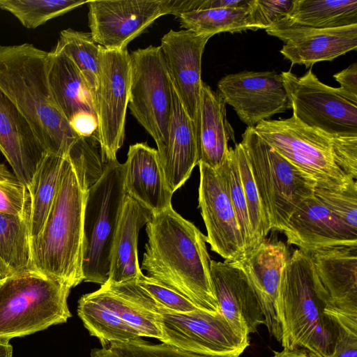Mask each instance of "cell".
<instances>
[{
  "instance_id": "f546056e",
  "label": "cell",
  "mask_w": 357,
  "mask_h": 357,
  "mask_svg": "<svg viewBox=\"0 0 357 357\" xmlns=\"http://www.w3.org/2000/svg\"><path fill=\"white\" fill-rule=\"evenodd\" d=\"M77 314L90 335L98 338L102 347L112 342H125L141 337L136 330L101 303L93 292L79 298Z\"/></svg>"
},
{
  "instance_id": "5b68a950",
  "label": "cell",
  "mask_w": 357,
  "mask_h": 357,
  "mask_svg": "<svg viewBox=\"0 0 357 357\" xmlns=\"http://www.w3.org/2000/svg\"><path fill=\"white\" fill-rule=\"evenodd\" d=\"M256 132L289 161L317 181L339 188L357 178V137L331 135L291 117L265 120Z\"/></svg>"
},
{
  "instance_id": "8fae6325",
  "label": "cell",
  "mask_w": 357,
  "mask_h": 357,
  "mask_svg": "<svg viewBox=\"0 0 357 357\" xmlns=\"http://www.w3.org/2000/svg\"><path fill=\"white\" fill-rule=\"evenodd\" d=\"M280 74L298 121L331 135L357 137V103L321 82L311 68L301 77L291 71Z\"/></svg>"
},
{
  "instance_id": "f6af8a7d",
  "label": "cell",
  "mask_w": 357,
  "mask_h": 357,
  "mask_svg": "<svg viewBox=\"0 0 357 357\" xmlns=\"http://www.w3.org/2000/svg\"><path fill=\"white\" fill-rule=\"evenodd\" d=\"M13 347L9 340L0 339V357H12Z\"/></svg>"
},
{
  "instance_id": "cb8c5ba5",
  "label": "cell",
  "mask_w": 357,
  "mask_h": 357,
  "mask_svg": "<svg viewBox=\"0 0 357 357\" xmlns=\"http://www.w3.org/2000/svg\"><path fill=\"white\" fill-rule=\"evenodd\" d=\"M289 254L282 241H263L255 250L238 261L254 284L262 307L264 324L272 336L281 342L277 316V299L281 274Z\"/></svg>"
},
{
  "instance_id": "b9f144b4",
  "label": "cell",
  "mask_w": 357,
  "mask_h": 357,
  "mask_svg": "<svg viewBox=\"0 0 357 357\" xmlns=\"http://www.w3.org/2000/svg\"><path fill=\"white\" fill-rule=\"evenodd\" d=\"M293 3L294 0H250V29H267L287 15Z\"/></svg>"
},
{
  "instance_id": "ac0fdd59",
  "label": "cell",
  "mask_w": 357,
  "mask_h": 357,
  "mask_svg": "<svg viewBox=\"0 0 357 357\" xmlns=\"http://www.w3.org/2000/svg\"><path fill=\"white\" fill-rule=\"evenodd\" d=\"M47 80L54 101L74 130L98 139V122L92 93L73 61L64 53L49 52Z\"/></svg>"
},
{
  "instance_id": "5bb4252c",
  "label": "cell",
  "mask_w": 357,
  "mask_h": 357,
  "mask_svg": "<svg viewBox=\"0 0 357 357\" xmlns=\"http://www.w3.org/2000/svg\"><path fill=\"white\" fill-rule=\"evenodd\" d=\"M218 93L230 105L241 121L255 128L276 114L285 112L291 105L281 74L275 71H248L222 77Z\"/></svg>"
},
{
  "instance_id": "44dd1931",
  "label": "cell",
  "mask_w": 357,
  "mask_h": 357,
  "mask_svg": "<svg viewBox=\"0 0 357 357\" xmlns=\"http://www.w3.org/2000/svg\"><path fill=\"white\" fill-rule=\"evenodd\" d=\"M0 151L27 188L48 154L28 121L1 90Z\"/></svg>"
},
{
  "instance_id": "603a6c76",
  "label": "cell",
  "mask_w": 357,
  "mask_h": 357,
  "mask_svg": "<svg viewBox=\"0 0 357 357\" xmlns=\"http://www.w3.org/2000/svg\"><path fill=\"white\" fill-rule=\"evenodd\" d=\"M123 167L126 195L137 201L153 214L172 206L173 193L165 179L157 149L146 143L130 145Z\"/></svg>"
},
{
  "instance_id": "2e32d148",
  "label": "cell",
  "mask_w": 357,
  "mask_h": 357,
  "mask_svg": "<svg viewBox=\"0 0 357 357\" xmlns=\"http://www.w3.org/2000/svg\"><path fill=\"white\" fill-rule=\"evenodd\" d=\"M266 31L284 42L280 52L291 64L310 67L317 62L331 61L357 49V24L316 29L282 18Z\"/></svg>"
},
{
  "instance_id": "f35d334b",
  "label": "cell",
  "mask_w": 357,
  "mask_h": 357,
  "mask_svg": "<svg viewBox=\"0 0 357 357\" xmlns=\"http://www.w3.org/2000/svg\"><path fill=\"white\" fill-rule=\"evenodd\" d=\"M314 195L344 224L357 231L356 181L339 188L315 186Z\"/></svg>"
},
{
  "instance_id": "74e56055",
  "label": "cell",
  "mask_w": 357,
  "mask_h": 357,
  "mask_svg": "<svg viewBox=\"0 0 357 357\" xmlns=\"http://www.w3.org/2000/svg\"><path fill=\"white\" fill-rule=\"evenodd\" d=\"M91 357H220L201 355L165 344H152L140 337L125 342H112L94 349Z\"/></svg>"
},
{
  "instance_id": "9c48e42d",
  "label": "cell",
  "mask_w": 357,
  "mask_h": 357,
  "mask_svg": "<svg viewBox=\"0 0 357 357\" xmlns=\"http://www.w3.org/2000/svg\"><path fill=\"white\" fill-rule=\"evenodd\" d=\"M127 301L152 313L160 341L189 352L211 356L239 357L249 345L221 313L202 310L176 312L141 298Z\"/></svg>"
},
{
  "instance_id": "277c9868",
  "label": "cell",
  "mask_w": 357,
  "mask_h": 357,
  "mask_svg": "<svg viewBox=\"0 0 357 357\" xmlns=\"http://www.w3.org/2000/svg\"><path fill=\"white\" fill-rule=\"evenodd\" d=\"M325 304L326 294L310 255L296 249L282 269L278 289L276 309L283 347L329 356L334 331L324 313Z\"/></svg>"
},
{
  "instance_id": "e575fe53",
  "label": "cell",
  "mask_w": 357,
  "mask_h": 357,
  "mask_svg": "<svg viewBox=\"0 0 357 357\" xmlns=\"http://www.w3.org/2000/svg\"><path fill=\"white\" fill-rule=\"evenodd\" d=\"M234 147L252 234V251L266 239L271 228L263 208L245 149L241 142L236 144Z\"/></svg>"
},
{
  "instance_id": "d6a6232c",
  "label": "cell",
  "mask_w": 357,
  "mask_h": 357,
  "mask_svg": "<svg viewBox=\"0 0 357 357\" xmlns=\"http://www.w3.org/2000/svg\"><path fill=\"white\" fill-rule=\"evenodd\" d=\"M90 33L72 29L61 31L54 50L67 55L86 82L93 98L100 75V50Z\"/></svg>"
},
{
  "instance_id": "e0dca14e",
  "label": "cell",
  "mask_w": 357,
  "mask_h": 357,
  "mask_svg": "<svg viewBox=\"0 0 357 357\" xmlns=\"http://www.w3.org/2000/svg\"><path fill=\"white\" fill-rule=\"evenodd\" d=\"M211 278L220 313L242 335L264 324L256 288L239 261L211 260Z\"/></svg>"
},
{
  "instance_id": "8992f818",
  "label": "cell",
  "mask_w": 357,
  "mask_h": 357,
  "mask_svg": "<svg viewBox=\"0 0 357 357\" xmlns=\"http://www.w3.org/2000/svg\"><path fill=\"white\" fill-rule=\"evenodd\" d=\"M71 287L32 270L12 275L0 284V339L31 335L71 317Z\"/></svg>"
},
{
  "instance_id": "30bf717a",
  "label": "cell",
  "mask_w": 357,
  "mask_h": 357,
  "mask_svg": "<svg viewBox=\"0 0 357 357\" xmlns=\"http://www.w3.org/2000/svg\"><path fill=\"white\" fill-rule=\"evenodd\" d=\"M131 77L128 107L155 142L158 155L165 150L172 112V82L160 46L130 54Z\"/></svg>"
},
{
  "instance_id": "ffe728a7",
  "label": "cell",
  "mask_w": 357,
  "mask_h": 357,
  "mask_svg": "<svg viewBox=\"0 0 357 357\" xmlns=\"http://www.w3.org/2000/svg\"><path fill=\"white\" fill-rule=\"evenodd\" d=\"M282 232L288 244L306 252L357 245V231L344 224L314 195L300 204Z\"/></svg>"
},
{
  "instance_id": "ee69618b",
  "label": "cell",
  "mask_w": 357,
  "mask_h": 357,
  "mask_svg": "<svg viewBox=\"0 0 357 357\" xmlns=\"http://www.w3.org/2000/svg\"><path fill=\"white\" fill-rule=\"evenodd\" d=\"M272 357H321L305 349L296 348L290 349L284 347L280 351H275Z\"/></svg>"
},
{
  "instance_id": "836d02e7",
  "label": "cell",
  "mask_w": 357,
  "mask_h": 357,
  "mask_svg": "<svg viewBox=\"0 0 357 357\" xmlns=\"http://www.w3.org/2000/svg\"><path fill=\"white\" fill-rule=\"evenodd\" d=\"M87 2V0H0V9L11 13L24 27L36 29Z\"/></svg>"
},
{
  "instance_id": "9a60e30c",
  "label": "cell",
  "mask_w": 357,
  "mask_h": 357,
  "mask_svg": "<svg viewBox=\"0 0 357 357\" xmlns=\"http://www.w3.org/2000/svg\"><path fill=\"white\" fill-rule=\"evenodd\" d=\"M199 208L211 250L226 261H241L245 245L232 206L226 179L220 169L199 162Z\"/></svg>"
},
{
  "instance_id": "8d00e7d4",
  "label": "cell",
  "mask_w": 357,
  "mask_h": 357,
  "mask_svg": "<svg viewBox=\"0 0 357 357\" xmlns=\"http://www.w3.org/2000/svg\"><path fill=\"white\" fill-rule=\"evenodd\" d=\"M220 169L227 181L230 200L244 242L245 256L252 250V234L235 147H230L227 158Z\"/></svg>"
},
{
  "instance_id": "7bdbcfd3",
  "label": "cell",
  "mask_w": 357,
  "mask_h": 357,
  "mask_svg": "<svg viewBox=\"0 0 357 357\" xmlns=\"http://www.w3.org/2000/svg\"><path fill=\"white\" fill-rule=\"evenodd\" d=\"M340 83L337 90L344 96L357 103V63H354L347 68L333 75Z\"/></svg>"
},
{
  "instance_id": "4316f807",
  "label": "cell",
  "mask_w": 357,
  "mask_h": 357,
  "mask_svg": "<svg viewBox=\"0 0 357 357\" xmlns=\"http://www.w3.org/2000/svg\"><path fill=\"white\" fill-rule=\"evenodd\" d=\"M153 215L147 208L126 195L113 242L107 284L131 281L142 273L138 262V234L140 229L150 221Z\"/></svg>"
},
{
  "instance_id": "7dc6e473",
  "label": "cell",
  "mask_w": 357,
  "mask_h": 357,
  "mask_svg": "<svg viewBox=\"0 0 357 357\" xmlns=\"http://www.w3.org/2000/svg\"><path fill=\"white\" fill-rule=\"evenodd\" d=\"M1 282H2V281H1ZM1 282H0V284H1Z\"/></svg>"
},
{
  "instance_id": "4dcf8cb0",
  "label": "cell",
  "mask_w": 357,
  "mask_h": 357,
  "mask_svg": "<svg viewBox=\"0 0 357 357\" xmlns=\"http://www.w3.org/2000/svg\"><path fill=\"white\" fill-rule=\"evenodd\" d=\"M0 258L13 275L34 270L29 217L0 213Z\"/></svg>"
},
{
  "instance_id": "7402d4cb",
  "label": "cell",
  "mask_w": 357,
  "mask_h": 357,
  "mask_svg": "<svg viewBox=\"0 0 357 357\" xmlns=\"http://www.w3.org/2000/svg\"><path fill=\"white\" fill-rule=\"evenodd\" d=\"M307 252L326 294L324 310L357 314V245Z\"/></svg>"
},
{
  "instance_id": "d590c367",
  "label": "cell",
  "mask_w": 357,
  "mask_h": 357,
  "mask_svg": "<svg viewBox=\"0 0 357 357\" xmlns=\"http://www.w3.org/2000/svg\"><path fill=\"white\" fill-rule=\"evenodd\" d=\"M93 294L101 303L136 330L141 337L161 340V333L151 312L102 287Z\"/></svg>"
},
{
  "instance_id": "3957f363",
  "label": "cell",
  "mask_w": 357,
  "mask_h": 357,
  "mask_svg": "<svg viewBox=\"0 0 357 357\" xmlns=\"http://www.w3.org/2000/svg\"><path fill=\"white\" fill-rule=\"evenodd\" d=\"M48 58L49 52L32 44L0 45V90L28 121L47 153L65 156L81 137L54 101Z\"/></svg>"
},
{
  "instance_id": "52a82bcc",
  "label": "cell",
  "mask_w": 357,
  "mask_h": 357,
  "mask_svg": "<svg viewBox=\"0 0 357 357\" xmlns=\"http://www.w3.org/2000/svg\"><path fill=\"white\" fill-rule=\"evenodd\" d=\"M241 143L271 228L283 231L296 208L314 195L317 181L265 142L254 128L247 127Z\"/></svg>"
},
{
  "instance_id": "484cf974",
  "label": "cell",
  "mask_w": 357,
  "mask_h": 357,
  "mask_svg": "<svg viewBox=\"0 0 357 357\" xmlns=\"http://www.w3.org/2000/svg\"><path fill=\"white\" fill-rule=\"evenodd\" d=\"M172 105L168 139L158 155L167 185L172 193L181 188L198 165L194 121L186 113L172 84Z\"/></svg>"
},
{
  "instance_id": "ba28073f",
  "label": "cell",
  "mask_w": 357,
  "mask_h": 357,
  "mask_svg": "<svg viewBox=\"0 0 357 357\" xmlns=\"http://www.w3.org/2000/svg\"><path fill=\"white\" fill-rule=\"evenodd\" d=\"M123 167L109 161L89 187L84 219V281L104 284L109 278L113 242L126 197Z\"/></svg>"
},
{
  "instance_id": "6da1fadb",
  "label": "cell",
  "mask_w": 357,
  "mask_h": 357,
  "mask_svg": "<svg viewBox=\"0 0 357 357\" xmlns=\"http://www.w3.org/2000/svg\"><path fill=\"white\" fill-rule=\"evenodd\" d=\"M107 165L98 142L81 137L66 156L50 213L31 243L35 271L71 288L84 281V219L89 187Z\"/></svg>"
},
{
  "instance_id": "bcb514c9",
  "label": "cell",
  "mask_w": 357,
  "mask_h": 357,
  "mask_svg": "<svg viewBox=\"0 0 357 357\" xmlns=\"http://www.w3.org/2000/svg\"><path fill=\"white\" fill-rule=\"evenodd\" d=\"M12 275L10 270L0 258V282L3 281Z\"/></svg>"
},
{
  "instance_id": "d6986e66",
  "label": "cell",
  "mask_w": 357,
  "mask_h": 357,
  "mask_svg": "<svg viewBox=\"0 0 357 357\" xmlns=\"http://www.w3.org/2000/svg\"><path fill=\"white\" fill-rule=\"evenodd\" d=\"M211 37L185 29L170 30L160 45L171 82L194 123L203 83L202 58Z\"/></svg>"
},
{
  "instance_id": "7a4b0ae2",
  "label": "cell",
  "mask_w": 357,
  "mask_h": 357,
  "mask_svg": "<svg viewBox=\"0 0 357 357\" xmlns=\"http://www.w3.org/2000/svg\"><path fill=\"white\" fill-rule=\"evenodd\" d=\"M146 231L148 241L141 270L199 309L220 313L211 282L206 236L172 206L153 214Z\"/></svg>"
},
{
  "instance_id": "83f0119b",
  "label": "cell",
  "mask_w": 357,
  "mask_h": 357,
  "mask_svg": "<svg viewBox=\"0 0 357 357\" xmlns=\"http://www.w3.org/2000/svg\"><path fill=\"white\" fill-rule=\"evenodd\" d=\"M299 25L335 29L357 24V0H294L284 17Z\"/></svg>"
},
{
  "instance_id": "ab89813d",
  "label": "cell",
  "mask_w": 357,
  "mask_h": 357,
  "mask_svg": "<svg viewBox=\"0 0 357 357\" xmlns=\"http://www.w3.org/2000/svg\"><path fill=\"white\" fill-rule=\"evenodd\" d=\"M0 213L24 218L30 216L27 187L2 162H0Z\"/></svg>"
},
{
  "instance_id": "60d3db41",
  "label": "cell",
  "mask_w": 357,
  "mask_h": 357,
  "mask_svg": "<svg viewBox=\"0 0 357 357\" xmlns=\"http://www.w3.org/2000/svg\"><path fill=\"white\" fill-rule=\"evenodd\" d=\"M333 327L334 342L328 357H357V314L324 312Z\"/></svg>"
},
{
  "instance_id": "d4e9b609",
  "label": "cell",
  "mask_w": 357,
  "mask_h": 357,
  "mask_svg": "<svg viewBox=\"0 0 357 357\" xmlns=\"http://www.w3.org/2000/svg\"><path fill=\"white\" fill-rule=\"evenodd\" d=\"M195 126L198 163L219 169L235 142L234 131L227 121L226 104L218 92L203 82Z\"/></svg>"
},
{
  "instance_id": "f1b7e54d",
  "label": "cell",
  "mask_w": 357,
  "mask_h": 357,
  "mask_svg": "<svg viewBox=\"0 0 357 357\" xmlns=\"http://www.w3.org/2000/svg\"><path fill=\"white\" fill-rule=\"evenodd\" d=\"M66 156L47 154L28 188L31 243L40 236L46 222L56 196Z\"/></svg>"
},
{
  "instance_id": "1f68e13d",
  "label": "cell",
  "mask_w": 357,
  "mask_h": 357,
  "mask_svg": "<svg viewBox=\"0 0 357 357\" xmlns=\"http://www.w3.org/2000/svg\"><path fill=\"white\" fill-rule=\"evenodd\" d=\"M213 8L181 13L176 17L181 26L197 34L213 36L222 32L236 33L250 30V6Z\"/></svg>"
},
{
  "instance_id": "7c38bea8",
  "label": "cell",
  "mask_w": 357,
  "mask_h": 357,
  "mask_svg": "<svg viewBox=\"0 0 357 357\" xmlns=\"http://www.w3.org/2000/svg\"><path fill=\"white\" fill-rule=\"evenodd\" d=\"M131 77L130 56L127 48L100 50V75L94 97L98 139L102 158L116 160L125 137L126 109Z\"/></svg>"
},
{
  "instance_id": "4fadbf2b",
  "label": "cell",
  "mask_w": 357,
  "mask_h": 357,
  "mask_svg": "<svg viewBox=\"0 0 357 357\" xmlns=\"http://www.w3.org/2000/svg\"><path fill=\"white\" fill-rule=\"evenodd\" d=\"M86 4L90 33L108 50L127 48L156 19L171 13V0H92Z\"/></svg>"
}]
</instances>
